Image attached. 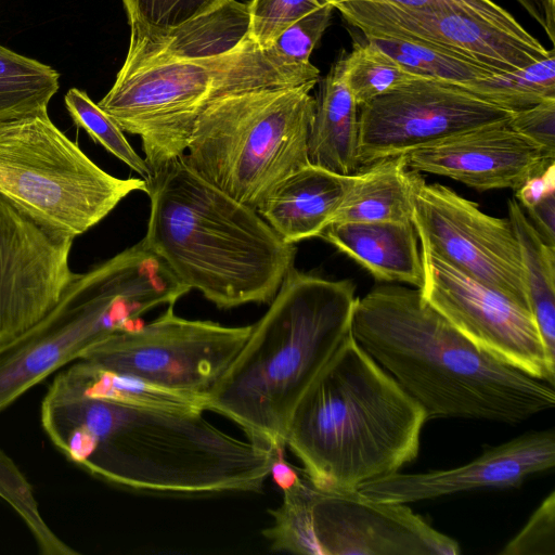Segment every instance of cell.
I'll return each mask as SVG.
<instances>
[{
  "instance_id": "cell-1",
  "label": "cell",
  "mask_w": 555,
  "mask_h": 555,
  "mask_svg": "<svg viewBox=\"0 0 555 555\" xmlns=\"http://www.w3.org/2000/svg\"><path fill=\"white\" fill-rule=\"evenodd\" d=\"M203 413L90 397L64 370L40 420L70 462L120 487L186 496L261 491L281 452L236 438Z\"/></svg>"
},
{
  "instance_id": "cell-2",
  "label": "cell",
  "mask_w": 555,
  "mask_h": 555,
  "mask_svg": "<svg viewBox=\"0 0 555 555\" xmlns=\"http://www.w3.org/2000/svg\"><path fill=\"white\" fill-rule=\"evenodd\" d=\"M351 335L427 420L516 424L555 405L554 385L480 349L418 289L382 285L357 297Z\"/></svg>"
},
{
  "instance_id": "cell-3",
  "label": "cell",
  "mask_w": 555,
  "mask_h": 555,
  "mask_svg": "<svg viewBox=\"0 0 555 555\" xmlns=\"http://www.w3.org/2000/svg\"><path fill=\"white\" fill-rule=\"evenodd\" d=\"M356 287L293 268L238 353L205 398V410L276 452L310 385L351 333Z\"/></svg>"
},
{
  "instance_id": "cell-4",
  "label": "cell",
  "mask_w": 555,
  "mask_h": 555,
  "mask_svg": "<svg viewBox=\"0 0 555 555\" xmlns=\"http://www.w3.org/2000/svg\"><path fill=\"white\" fill-rule=\"evenodd\" d=\"M427 421L350 333L298 402L285 446L313 487L353 492L411 463Z\"/></svg>"
},
{
  "instance_id": "cell-5",
  "label": "cell",
  "mask_w": 555,
  "mask_h": 555,
  "mask_svg": "<svg viewBox=\"0 0 555 555\" xmlns=\"http://www.w3.org/2000/svg\"><path fill=\"white\" fill-rule=\"evenodd\" d=\"M147 246L175 276L218 308L270 304L296 247L253 209L175 158L146 181Z\"/></svg>"
},
{
  "instance_id": "cell-6",
  "label": "cell",
  "mask_w": 555,
  "mask_h": 555,
  "mask_svg": "<svg viewBox=\"0 0 555 555\" xmlns=\"http://www.w3.org/2000/svg\"><path fill=\"white\" fill-rule=\"evenodd\" d=\"M182 291L143 238L86 273H75L40 321L0 345V413L98 341L141 325V315L158 306L175 305Z\"/></svg>"
},
{
  "instance_id": "cell-7",
  "label": "cell",
  "mask_w": 555,
  "mask_h": 555,
  "mask_svg": "<svg viewBox=\"0 0 555 555\" xmlns=\"http://www.w3.org/2000/svg\"><path fill=\"white\" fill-rule=\"evenodd\" d=\"M319 78V69L310 62L291 63L249 36L218 56L119 69L98 104L124 132L140 138L144 159L154 172L184 154L197 117L215 101Z\"/></svg>"
},
{
  "instance_id": "cell-8",
  "label": "cell",
  "mask_w": 555,
  "mask_h": 555,
  "mask_svg": "<svg viewBox=\"0 0 555 555\" xmlns=\"http://www.w3.org/2000/svg\"><path fill=\"white\" fill-rule=\"evenodd\" d=\"M318 81L221 98L197 117L186 166L230 197L258 209L275 186L309 164Z\"/></svg>"
},
{
  "instance_id": "cell-9",
  "label": "cell",
  "mask_w": 555,
  "mask_h": 555,
  "mask_svg": "<svg viewBox=\"0 0 555 555\" xmlns=\"http://www.w3.org/2000/svg\"><path fill=\"white\" fill-rule=\"evenodd\" d=\"M135 191L146 193L144 179L100 168L48 111L0 125V194L66 236L87 232Z\"/></svg>"
},
{
  "instance_id": "cell-10",
  "label": "cell",
  "mask_w": 555,
  "mask_h": 555,
  "mask_svg": "<svg viewBox=\"0 0 555 555\" xmlns=\"http://www.w3.org/2000/svg\"><path fill=\"white\" fill-rule=\"evenodd\" d=\"M262 530L271 550L306 555H457L459 543L437 531L408 504L359 491L330 492L299 475L281 487Z\"/></svg>"
},
{
  "instance_id": "cell-11",
  "label": "cell",
  "mask_w": 555,
  "mask_h": 555,
  "mask_svg": "<svg viewBox=\"0 0 555 555\" xmlns=\"http://www.w3.org/2000/svg\"><path fill=\"white\" fill-rule=\"evenodd\" d=\"M251 326L184 319L172 305L150 323L103 338L80 360L205 399L244 346Z\"/></svg>"
},
{
  "instance_id": "cell-12",
  "label": "cell",
  "mask_w": 555,
  "mask_h": 555,
  "mask_svg": "<svg viewBox=\"0 0 555 555\" xmlns=\"http://www.w3.org/2000/svg\"><path fill=\"white\" fill-rule=\"evenodd\" d=\"M334 8L366 38L389 37L421 42L496 73L521 68L554 51L546 49L492 0L428 9L354 2Z\"/></svg>"
},
{
  "instance_id": "cell-13",
  "label": "cell",
  "mask_w": 555,
  "mask_h": 555,
  "mask_svg": "<svg viewBox=\"0 0 555 555\" xmlns=\"http://www.w3.org/2000/svg\"><path fill=\"white\" fill-rule=\"evenodd\" d=\"M411 170V169H410ZM412 222L421 247L529 307L519 243L508 219L411 170Z\"/></svg>"
},
{
  "instance_id": "cell-14",
  "label": "cell",
  "mask_w": 555,
  "mask_h": 555,
  "mask_svg": "<svg viewBox=\"0 0 555 555\" xmlns=\"http://www.w3.org/2000/svg\"><path fill=\"white\" fill-rule=\"evenodd\" d=\"M423 298L459 332L496 359L555 382L530 308L483 284L421 247Z\"/></svg>"
},
{
  "instance_id": "cell-15",
  "label": "cell",
  "mask_w": 555,
  "mask_h": 555,
  "mask_svg": "<svg viewBox=\"0 0 555 555\" xmlns=\"http://www.w3.org/2000/svg\"><path fill=\"white\" fill-rule=\"evenodd\" d=\"M359 108L360 169L459 132L505 120L512 113L459 85L425 77L409 80Z\"/></svg>"
},
{
  "instance_id": "cell-16",
  "label": "cell",
  "mask_w": 555,
  "mask_h": 555,
  "mask_svg": "<svg viewBox=\"0 0 555 555\" xmlns=\"http://www.w3.org/2000/svg\"><path fill=\"white\" fill-rule=\"evenodd\" d=\"M73 241L0 194V345L56 305L75 274Z\"/></svg>"
},
{
  "instance_id": "cell-17",
  "label": "cell",
  "mask_w": 555,
  "mask_h": 555,
  "mask_svg": "<svg viewBox=\"0 0 555 555\" xmlns=\"http://www.w3.org/2000/svg\"><path fill=\"white\" fill-rule=\"evenodd\" d=\"M555 466L553 429L532 430L485 450L462 466L426 473H395L358 491L384 502L414 503L476 490L519 487L529 477Z\"/></svg>"
},
{
  "instance_id": "cell-18",
  "label": "cell",
  "mask_w": 555,
  "mask_h": 555,
  "mask_svg": "<svg viewBox=\"0 0 555 555\" xmlns=\"http://www.w3.org/2000/svg\"><path fill=\"white\" fill-rule=\"evenodd\" d=\"M508 118L413 150L404 154L406 167L451 178L480 192L516 191L555 158L512 129Z\"/></svg>"
},
{
  "instance_id": "cell-19",
  "label": "cell",
  "mask_w": 555,
  "mask_h": 555,
  "mask_svg": "<svg viewBox=\"0 0 555 555\" xmlns=\"http://www.w3.org/2000/svg\"><path fill=\"white\" fill-rule=\"evenodd\" d=\"M249 3L219 0L207 11L166 31L131 33L129 50L120 69L224 54L249 37Z\"/></svg>"
},
{
  "instance_id": "cell-20",
  "label": "cell",
  "mask_w": 555,
  "mask_h": 555,
  "mask_svg": "<svg viewBox=\"0 0 555 555\" xmlns=\"http://www.w3.org/2000/svg\"><path fill=\"white\" fill-rule=\"evenodd\" d=\"M352 181L308 164L282 180L257 211L288 244L319 236L332 222Z\"/></svg>"
},
{
  "instance_id": "cell-21",
  "label": "cell",
  "mask_w": 555,
  "mask_h": 555,
  "mask_svg": "<svg viewBox=\"0 0 555 555\" xmlns=\"http://www.w3.org/2000/svg\"><path fill=\"white\" fill-rule=\"evenodd\" d=\"M318 237L334 245L375 279L420 288L424 271L413 222H333Z\"/></svg>"
},
{
  "instance_id": "cell-22",
  "label": "cell",
  "mask_w": 555,
  "mask_h": 555,
  "mask_svg": "<svg viewBox=\"0 0 555 555\" xmlns=\"http://www.w3.org/2000/svg\"><path fill=\"white\" fill-rule=\"evenodd\" d=\"M309 164L351 176L359 171V107L347 85L343 53L320 85L308 137Z\"/></svg>"
},
{
  "instance_id": "cell-23",
  "label": "cell",
  "mask_w": 555,
  "mask_h": 555,
  "mask_svg": "<svg viewBox=\"0 0 555 555\" xmlns=\"http://www.w3.org/2000/svg\"><path fill=\"white\" fill-rule=\"evenodd\" d=\"M411 170L404 155L375 162L352 175L333 222H412Z\"/></svg>"
},
{
  "instance_id": "cell-24",
  "label": "cell",
  "mask_w": 555,
  "mask_h": 555,
  "mask_svg": "<svg viewBox=\"0 0 555 555\" xmlns=\"http://www.w3.org/2000/svg\"><path fill=\"white\" fill-rule=\"evenodd\" d=\"M507 210L521 250L529 307L555 366V248L542 240L515 198L507 202Z\"/></svg>"
},
{
  "instance_id": "cell-25",
  "label": "cell",
  "mask_w": 555,
  "mask_h": 555,
  "mask_svg": "<svg viewBox=\"0 0 555 555\" xmlns=\"http://www.w3.org/2000/svg\"><path fill=\"white\" fill-rule=\"evenodd\" d=\"M59 87L52 67L0 44V125L47 112Z\"/></svg>"
},
{
  "instance_id": "cell-26",
  "label": "cell",
  "mask_w": 555,
  "mask_h": 555,
  "mask_svg": "<svg viewBox=\"0 0 555 555\" xmlns=\"http://www.w3.org/2000/svg\"><path fill=\"white\" fill-rule=\"evenodd\" d=\"M461 87L508 112L526 109L555 98V51L521 68L493 72Z\"/></svg>"
},
{
  "instance_id": "cell-27",
  "label": "cell",
  "mask_w": 555,
  "mask_h": 555,
  "mask_svg": "<svg viewBox=\"0 0 555 555\" xmlns=\"http://www.w3.org/2000/svg\"><path fill=\"white\" fill-rule=\"evenodd\" d=\"M344 73L358 107L393 88L421 77L408 72L391 55L364 37L343 53Z\"/></svg>"
},
{
  "instance_id": "cell-28",
  "label": "cell",
  "mask_w": 555,
  "mask_h": 555,
  "mask_svg": "<svg viewBox=\"0 0 555 555\" xmlns=\"http://www.w3.org/2000/svg\"><path fill=\"white\" fill-rule=\"evenodd\" d=\"M367 39L391 55L408 72L421 77L462 86L493 73L467 59L421 42L389 37Z\"/></svg>"
},
{
  "instance_id": "cell-29",
  "label": "cell",
  "mask_w": 555,
  "mask_h": 555,
  "mask_svg": "<svg viewBox=\"0 0 555 555\" xmlns=\"http://www.w3.org/2000/svg\"><path fill=\"white\" fill-rule=\"evenodd\" d=\"M64 101L77 127L82 128L94 142L125 163L140 178L145 181L151 178V168L130 145L125 132L85 91L72 88L66 92Z\"/></svg>"
},
{
  "instance_id": "cell-30",
  "label": "cell",
  "mask_w": 555,
  "mask_h": 555,
  "mask_svg": "<svg viewBox=\"0 0 555 555\" xmlns=\"http://www.w3.org/2000/svg\"><path fill=\"white\" fill-rule=\"evenodd\" d=\"M0 498L21 516L43 555H77L43 520L34 489L14 461L0 449Z\"/></svg>"
},
{
  "instance_id": "cell-31",
  "label": "cell",
  "mask_w": 555,
  "mask_h": 555,
  "mask_svg": "<svg viewBox=\"0 0 555 555\" xmlns=\"http://www.w3.org/2000/svg\"><path fill=\"white\" fill-rule=\"evenodd\" d=\"M133 34L162 33L199 15L219 0H122Z\"/></svg>"
},
{
  "instance_id": "cell-32",
  "label": "cell",
  "mask_w": 555,
  "mask_h": 555,
  "mask_svg": "<svg viewBox=\"0 0 555 555\" xmlns=\"http://www.w3.org/2000/svg\"><path fill=\"white\" fill-rule=\"evenodd\" d=\"M330 0H258L249 2L250 38L262 49L271 48L283 31Z\"/></svg>"
},
{
  "instance_id": "cell-33",
  "label": "cell",
  "mask_w": 555,
  "mask_h": 555,
  "mask_svg": "<svg viewBox=\"0 0 555 555\" xmlns=\"http://www.w3.org/2000/svg\"><path fill=\"white\" fill-rule=\"evenodd\" d=\"M334 10L327 3L304 15L283 31L272 48L291 63H309L314 47L331 23Z\"/></svg>"
},
{
  "instance_id": "cell-34",
  "label": "cell",
  "mask_w": 555,
  "mask_h": 555,
  "mask_svg": "<svg viewBox=\"0 0 555 555\" xmlns=\"http://www.w3.org/2000/svg\"><path fill=\"white\" fill-rule=\"evenodd\" d=\"M501 555H555V493L538 506L522 529L509 540Z\"/></svg>"
},
{
  "instance_id": "cell-35",
  "label": "cell",
  "mask_w": 555,
  "mask_h": 555,
  "mask_svg": "<svg viewBox=\"0 0 555 555\" xmlns=\"http://www.w3.org/2000/svg\"><path fill=\"white\" fill-rule=\"evenodd\" d=\"M508 125L555 158V98L512 112Z\"/></svg>"
},
{
  "instance_id": "cell-36",
  "label": "cell",
  "mask_w": 555,
  "mask_h": 555,
  "mask_svg": "<svg viewBox=\"0 0 555 555\" xmlns=\"http://www.w3.org/2000/svg\"><path fill=\"white\" fill-rule=\"evenodd\" d=\"M555 192V165L550 164L543 171L529 178L515 191V199L522 209H527L545 195Z\"/></svg>"
},
{
  "instance_id": "cell-37",
  "label": "cell",
  "mask_w": 555,
  "mask_h": 555,
  "mask_svg": "<svg viewBox=\"0 0 555 555\" xmlns=\"http://www.w3.org/2000/svg\"><path fill=\"white\" fill-rule=\"evenodd\" d=\"M524 211L542 240L555 248V192Z\"/></svg>"
},
{
  "instance_id": "cell-38",
  "label": "cell",
  "mask_w": 555,
  "mask_h": 555,
  "mask_svg": "<svg viewBox=\"0 0 555 555\" xmlns=\"http://www.w3.org/2000/svg\"><path fill=\"white\" fill-rule=\"evenodd\" d=\"M542 27L552 42L555 41V0H516Z\"/></svg>"
},
{
  "instance_id": "cell-39",
  "label": "cell",
  "mask_w": 555,
  "mask_h": 555,
  "mask_svg": "<svg viewBox=\"0 0 555 555\" xmlns=\"http://www.w3.org/2000/svg\"><path fill=\"white\" fill-rule=\"evenodd\" d=\"M473 0H330V3L335 7L340 3H371L393 5L408 9H428V8H446L467 3Z\"/></svg>"
},
{
  "instance_id": "cell-40",
  "label": "cell",
  "mask_w": 555,
  "mask_h": 555,
  "mask_svg": "<svg viewBox=\"0 0 555 555\" xmlns=\"http://www.w3.org/2000/svg\"><path fill=\"white\" fill-rule=\"evenodd\" d=\"M256 1H258V0H251L250 2H256Z\"/></svg>"
}]
</instances>
